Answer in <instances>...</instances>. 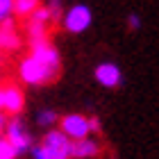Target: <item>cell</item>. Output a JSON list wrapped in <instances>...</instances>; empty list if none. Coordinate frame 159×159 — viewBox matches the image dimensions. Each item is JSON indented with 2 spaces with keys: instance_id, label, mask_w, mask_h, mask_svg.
Masks as SVG:
<instances>
[{
  "instance_id": "cell-1",
  "label": "cell",
  "mask_w": 159,
  "mask_h": 159,
  "mask_svg": "<svg viewBox=\"0 0 159 159\" xmlns=\"http://www.w3.org/2000/svg\"><path fill=\"white\" fill-rule=\"evenodd\" d=\"M59 68H61L59 50L50 43V39H46V41H39V43L30 46V55L20 61L18 73H20L23 82L39 86V84H46L50 80H55L59 75Z\"/></svg>"
},
{
  "instance_id": "cell-2",
  "label": "cell",
  "mask_w": 159,
  "mask_h": 159,
  "mask_svg": "<svg viewBox=\"0 0 159 159\" xmlns=\"http://www.w3.org/2000/svg\"><path fill=\"white\" fill-rule=\"evenodd\" d=\"M5 136L11 141V146L16 148L18 155L30 152V150H32V136H30V132L25 129V123H23V118H20L18 114H14V116L7 120V125H5Z\"/></svg>"
},
{
  "instance_id": "cell-3",
  "label": "cell",
  "mask_w": 159,
  "mask_h": 159,
  "mask_svg": "<svg viewBox=\"0 0 159 159\" xmlns=\"http://www.w3.org/2000/svg\"><path fill=\"white\" fill-rule=\"evenodd\" d=\"M64 27H66V32L70 34H82L84 30H89L91 20H93V14L86 5H73L70 9L64 14Z\"/></svg>"
},
{
  "instance_id": "cell-4",
  "label": "cell",
  "mask_w": 159,
  "mask_h": 159,
  "mask_svg": "<svg viewBox=\"0 0 159 159\" xmlns=\"http://www.w3.org/2000/svg\"><path fill=\"white\" fill-rule=\"evenodd\" d=\"M43 146H48L52 150L55 159H68L73 157V139L64 132V129H50V132L43 136Z\"/></svg>"
},
{
  "instance_id": "cell-5",
  "label": "cell",
  "mask_w": 159,
  "mask_h": 159,
  "mask_svg": "<svg viewBox=\"0 0 159 159\" xmlns=\"http://www.w3.org/2000/svg\"><path fill=\"white\" fill-rule=\"evenodd\" d=\"M61 129L75 141V139H82V136L91 134V123L82 114H68V116L61 118Z\"/></svg>"
},
{
  "instance_id": "cell-6",
  "label": "cell",
  "mask_w": 159,
  "mask_h": 159,
  "mask_svg": "<svg viewBox=\"0 0 159 159\" xmlns=\"http://www.w3.org/2000/svg\"><path fill=\"white\" fill-rule=\"evenodd\" d=\"M25 107V96L23 91L18 89L16 84H9L2 89V111L14 116V114H20Z\"/></svg>"
},
{
  "instance_id": "cell-7",
  "label": "cell",
  "mask_w": 159,
  "mask_h": 159,
  "mask_svg": "<svg viewBox=\"0 0 159 159\" xmlns=\"http://www.w3.org/2000/svg\"><path fill=\"white\" fill-rule=\"evenodd\" d=\"M96 80L102 86H107V89H114V86H118L123 82V73H120V68L116 66V64H111V61H102V64H98L96 66Z\"/></svg>"
},
{
  "instance_id": "cell-8",
  "label": "cell",
  "mask_w": 159,
  "mask_h": 159,
  "mask_svg": "<svg viewBox=\"0 0 159 159\" xmlns=\"http://www.w3.org/2000/svg\"><path fill=\"white\" fill-rule=\"evenodd\" d=\"M20 48V37L16 34V30H14L11 20L7 18L5 23H0V50H9V52H14V50Z\"/></svg>"
},
{
  "instance_id": "cell-9",
  "label": "cell",
  "mask_w": 159,
  "mask_h": 159,
  "mask_svg": "<svg viewBox=\"0 0 159 159\" xmlns=\"http://www.w3.org/2000/svg\"><path fill=\"white\" fill-rule=\"evenodd\" d=\"M96 155H100V143L96 139H91V134L73 141V157L86 159V157H96Z\"/></svg>"
},
{
  "instance_id": "cell-10",
  "label": "cell",
  "mask_w": 159,
  "mask_h": 159,
  "mask_svg": "<svg viewBox=\"0 0 159 159\" xmlns=\"http://www.w3.org/2000/svg\"><path fill=\"white\" fill-rule=\"evenodd\" d=\"M39 7V0H14V14L18 16H30Z\"/></svg>"
},
{
  "instance_id": "cell-11",
  "label": "cell",
  "mask_w": 159,
  "mask_h": 159,
  "mask_svg": "<svg viewBox=\"0 0 159 159\" xmlns=\"http://www.w3.org/2000/svg\"><path fill=\"white\" fill-rule=\"evenodd\" d=\"M14 157H18L16 148L11 146V141L7 136H0V159H14Z\"/></svg>"
},
{
  "instance_id": "cell-12",
  "label": "cell",
  "mask_w": 159,
  "mask_h": 159,
  "mask_svg": "<svg viewBox=\"0 0 159 159\" xmlns=\"http://www.w3.org/2000/svg\"><path fill=\"white\" fill-rule=\"evenodd\" d=\"M37 123H39V125H43V127H52L55 123H57V114H55L52 109H41V111L37 114Z\"/></svg>"
},
{
  "instance_id": "cell-13",
  "label": "cell",
  "mask_w": 159,
  "mask_h": 159,
  "mask_svg": "<svg viewBox=\"0 0 159 159\" xmlns=\"http://www.w3.org/2000/svg\"><path fill=\"white\" fill-rule=\"evenodd\" d=\"M30 152H32V157H34V159H55L52 150H50L48 146H43V143H41V146H32Z\"/></svg>"
},
{
  "instance_id": "cell-14",
  "label": "cell",
  "mask_w": 159,
  "mask_h": 159,
  "mask_svg": "<svg viewBox=\"0 0 159 159\" xmlns=\"http://www.w3.org/2000/svg\"><path fill=\"white\" fill-rule=\"evenodd\" d=\"M14 14V0H0V23H5Z\"/></svg>"
},
{
  "instance_id": "cell-15",
  "label": "cell",
  "mask_w": 159,
  "mask_h": 159,
  "mask_svg": "<svg viewBox=\"0 0 159 159\" xmlns=\"http://www.w3.org/2000/svg\"><path fill=\"white\" fill-rule=\"evenodd\" d=\"M48 7H50V14H52V20L57 23V20L61 18V5H59V0H52Z\"/></svg>"
},
{
  "instance_id": "cell-16",
  "label": "cell",
  "mask_w": 159,
  "mask_h": 159,
  "mask_svg": "<svg viewBox=\"0 0 159 159\" xmlns=\"http://www.w3.org/2000/svg\"><path fill=\"white\" fill-rule=\"evenodd\" d=\"M127 27H129L132 32L141 27V16H139V14H129V16H127Z\"/></svg>"
},
{
  "instance_id": "cell-17",
  "label": "cell",
  "mask_w": 159,
  "mask_h": 159,
  "mask_svg": "<svg viewBox=\"0 0 159 159\" xmlns=\"http://www.w3.org/2000/svg\"><path fill=\"white\" fill-rule=\"evenodd\" d=\"M89 123H91V134H100V120L98 118H89Z\"/></svg>"
},
{
  "instance_id": "cell-18",
  "label": "cell",
  "mask_w": 159,
  "mask_h": 159,
  "mask_svg": "<svg viewBox=\"0 0 159 159\" xmlns=\"http://www.w3.org/2000/svg\"><path fill=\"white\" fill-rule=\"evenodd\" d=\"M5 125H7V118H5V114L0 111V132H5Z\"/></svg>"
},
{
  "instance_id": "cell-19",
  "label": "cell",
  "mask_w": 159,
  "mask_h": 159,
  "mask_svg": "<svg viewBox=\"0 0 159 159\" xmlns=\"http://www.w3.org/2000/svg\"><path fill=\"white\" fill-rule=\"evenodd\" d=\"M0 111H2V89H0Z\"/></svg>"
}]
</instances>
